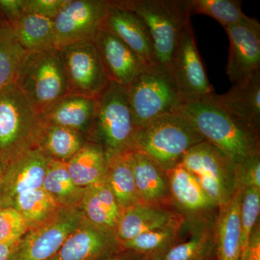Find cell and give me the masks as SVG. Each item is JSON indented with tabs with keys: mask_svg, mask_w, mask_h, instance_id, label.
Returning <instances> with one entry per match:
<instances>
[{
	"mask_svg": "<svg viewBox=\"0 0 260 260\" xmlns=\"http://www.w3.org/2000/svg\"><path fill=\"white\" fill-rule=\"evenodd\" d=\"M150 260H162L159 254H154L151 258H150Z\"/></svg>",
	"mask_w": 260,
	"mask_h": 260,
	"instance_id": "cell-42",
	"label": "cell"
},
{
	"mask_svg": "<svg viewBox=\"0 0 260 260\" xmlns=\"http://www.w3.org/2000/svg\"><path fill=\"white\" fill-rule=\"evenodd\" d=\"M93 42L110 81L127 87L145 69L134 51L110 32L101 30Z\"/></svg>",
	"mask_w": 260,
	"mask_h": 260,
	"instance_id": "cell-18",
	"label": "cell"
},
{
	"mask_svg": "<svg viewBox=\"0 0 260 260\" xmlns=\"http://www.w3.org/2000/svg\"><path fill=\"white\" fill-rule=\"evenodd\" d=\"M67 162L73 182L81 188L107 183L108 160L100 145L88 140Z\"/></svg>",
	"mask_w": 260,
	"mask_h": 260,
	"instance_id": "cell-25",
	"label": "cell"
},
{
	"mask_svg": "<svg viewBox=\"0 0 260 260\" xmlns=\"http://www.w3.org/2000/svg\"><path fill=\"white\" fill-rule=\"evenodd\" d=\"M83 217L79 208L62 207L45 221L28 229L17 244L11 260L50 259Z\"/></svg>",
	"mask_w": 260,
	"mask_h": 260,
	"instance_id": "cell-9",
	"label": "cell"
},
{
	"mask_svg": "<svg viewBox=\"0 0 260 260\" xmlns=\"http://www.w3.org/2000/svg\"><path fill=\"white\" fill-rule=\"evenodd\" d=\"M95 112V99L67 94L41 114L44 124L75 130L88 138Z\"/></svg>",
	"mask_w": 260,
	"mask_h": 260,
	"instance_id": "cell-23",
	"label": "cell"
},
{
	"mask_svg": "<svg viewBox=\"0 0 260 260\" xmlns=\"http://www.w3.org/2000/svg\"><path fill=\"white\" fill-rule=\"evenodd\" d=\"M23 2L24 0H0V14L13 25L24 13Z\"/></svg>",
	"mask_w": 260,
	"mask_h": 260,
	"instance_id": "cell-38",
	"label": "cell"
},
{
	"mask_svg": "<svg viewBox=\"0 0 260 260\" xmlns=\"http://www.w3.org/2000/svg\"><path fill=\"white\" fill-rule=\"evenodd\" d=\"M68 81V94L95 99L109 83L93 41L68 44L59 49Z\"/></svg>",
	"mask_w": 260,
	"mask_h": 260,
	"instance_id": "cell-10",
	"label": "cell"
},
{
	"mask_svg": "<svg viewBox=\"0 0 260 260\" xmlns=\"http://www.w3.org/2000/svg\"><path fill=\"white\" fill-rule=\"evenodd\" d=\"M238 185L260 190V153L251 155L236 166Z\"/></svg>",
	"mask_w": 260,
	"mask_h": 260,
	"instance_id": "cell-36",
	"label": "cell"
},
{
	"mask_svg": "<svg viewBox=\"0 0 260 260\" xmlns=\"http://www.w3.org/2000/svg\"><path fill=\"white\" fill-rule=\"evenodd\" d=\"M13 26L19 43L27 52H40L55 48L54 22L51 19L24 13Z\"/></svg>",
	"mask_w": 260,
	"mask_h": 260,
	"instance_id": "cell-28",
	"label": "cell"
},
{
	"mask_svg": "<svg viewBox=\"0 0 260 260\" xmlns=\"http://www.w3.org/2000/svg\"><path fill=\"white\" fill-rule=\"evenodd\" d=\"M42 126L40 116L14 82L0 90V160L6 164L38 148Z\"/></svg>",
	"mask_w": 260,
	"mask_h": 260,
	"instance_id": "cell-7",
	"label": "cell"
},
{
	"mask_svg": "<svg viewBox=\"0 0 260 260\" xmlns=\"http://www.w3.org/2000/svg\"><path fill=\"white\" fill-rule=\"evenodd\" d=\"M87 141L85 135L75 130L42 122L37 147L51 160L68 162Z\"/></svg>",
	"mask_w": 260,
	"mask_h": 260,
	"instance_id": "cell-27",
	"label": "cell"
},
{
	"mask_svg": "<svg viewBox=\"0 0 260 260\" xmlns=\"http://www.w3.org/2000/svg\"><path fill=\"white\" fill-rule=\"evenodd\" d=\"M170 71L186 102L215 93L198 52L190 20L178 37L171 58Z\"/></svg>",
	"mask_w": 260,
	"mask_h": 260,
	"instance_id": "cell-12",
	"label": "cell"
},
{
	"mask_svg": "<svg viewBox=\"0 0 260 260\" xmlns=\"http://www.w3.org/2000/svg\"><path fill=\"white\" fill-rule=\"evenodd\" d=\"M205 141L211 143L237 166L260 153L259 133L242 124L209 96L186 102L179 112Z\"/></svg>",
	"mask_w": 260,
	"mask_h": 260,
	"instance_id": "cell-1",
	"label": "cell"
},
{
	"mask_svg": "<svg viewBox=\"0 0 260 260\" xmlns=\"http://www.w3.org/2000/svg\"><path fill=\"white\" fill-rule=\"evenodd\" d=\"M18 243H0V260H11Z\"/></svg>",
	"mask_w": 260,
	"mask_h": 260,
	"instance_id": "cell-40",
	"label": "cell"
},
{
	"mask_svg": "<svg viewBox=\"0 0 260 260\" xmlns=\"http://www.w3.org/2000/svg\"><path fill=\"white\" fill-rule=\"evenodd\" d=\"M185 218L172 203H140L121 209L116 225V236L121 244L140 234L174 225Z\"/></svg>",
	"mask_w": 260,
	"mask_h": 260,
	"instance_id": "cell-17",
	"label": "cell"
},
{
	"mask_svg": "<svg viewBox=\"0 0 260 260\" xmlns=\"http://www.w3.org/2000/svg\"><path fill=\"white\" fill-rule=\"evenodd\" d=\"M14 83L39 116L68 94V81L61 51L56 48L28 53Z\"/></svg>",
	"mask_w": 260,
	"mask_h": 260,
	"instance_id": "cell-5",
	"label": "cell"
},
{
	"mask_svg": "<svg viewBox=\"0 0 260 260\" xmlns=\"http://www.w3.org/2000/svg\"><path fill=\"white\" fill-rule=\"evenodd\" d=\"M5 164L2 160H0V183H1L2 177H3V172H4Z\"/></svg>",
	"mask_w": 260,
	"mask_h": 260,
	"instance_id": "cell-41",
	"label": "cell"
},
{
	"mask_svg": "<svg viewBox=\"0 0 260 260\" xmlns=\"http://www.w3.org/2000/svg\"><path fill=\"white\" fill-rule=\"evenodd\" d=\"M136 131L126 87L109 81L95 98L88 140L100 145L109 157L134 150Z\"/></svg>",
	"mask_w": 260,
	"mask_h": 260,
	"instance_id": "cell-3",
	"label": "cell"
},
{
	"mask_svg": "<svg viewBox=\"0 0 260 260\" xmlns=\"http://www.w3.org/2000/svg\"><path fill=\"white\" fill-rule=\"evenodd\" d=\"M27 232L23 218L15 208H0V243H18Z\"/></svg>",
	"mask_w": 260,
	"mask_h": 260,
	"instance_id": "cell-35",
	"label": "cell"
},
{
	"mask_svg": "<svg viewBox=\"0 0 260 260\" xmlns=\"http://www.w3.org/2000/svg\"><path fill=\"white\" fill-rule=\"evenodd\" d=\"M47 191L64 208H79L83 200L84 188L73 182L66 162L50 160L43 182Z\"/></svg>",
	"mask_w": 260,
	"mask_h": 260,
	"instance_id": "cell-30",
	"label": "cell"
},
{
	"mask_svg": "<svg viewBox=\"0 0 260 260\" xmlns=\"http://www.w3.org/2000/svg\"><path fill=\"white\" fill-rule=\"evenodd\" d=\"M28 54L19 43L12 24L0 14V90L15 81Z\"/></svg>",
	"mask_w": 260,
	"mask_h": 260,
	"instance_id": "cell-31",
	"label": "cell"
},
{
	"mask_svg": "<svg viewBox=\"0 0 260 260\" xmlns=\"http://www.w3.org/2000/svg\"><path fill=\"white\" fill-rule=\"evenodd\" d=\"M185 221L186 218L174 225L140 234L121 244V247L145 254L161 255L182 240L185 232Z\"/></svg>",
	"mask_w": 260,
	"mask_h": 260,
	"instance_id": "cell-33",
	"label": "cell"
},
{
	"mask_svg": "<svg viewBox=\"0 0 260 260\" xmlns=\"http://www.w3.org/2000/svg\"><path fill=\"white\" fill-rule=\"evenodd\" d=\"M204 140L184 116L172 113L137 129L134 150L145 154L166 172L180 164L191 148Z\"/></svg>",
	"mask_w": 260,
	"mask_h": 260,
	"instance_id": "cell-2",
	"label": "cell"
},
{
	"mask_svg": "<svg viewBox=\"0 0 260 260\" xmlns=\"http://www.w3.org/2000/svg\"><path fill=\"white\" fill-rule=\"evenodd\" d=\"M180 164L194 176L218 208L228 204L239 187L234 162L205 140L191 148Z\"/></svg>",
	"mask_w": 260,
	"mask_h": 260,
	"instance_id": "cell-8",
	"label": "cell"
},
{
	"mask_svg": "<svg viewBox=\"0 0 260 260\" xmlns=\"http://www.w3.org/2000/svg\"><path fill=\"white\" fill-rule=\"evenodd\" d=\"M215 218L187 219L182 240L160 256L162 260H216Z\"/></svg>",
	"mask_w": 260,
	"mask_h": 260,
	"instance_id": "cell-20",
	"label": "cell"
},
{
	"mask_svg": "<svg viewBox=\"0 0 260 260\" xmlns=\"http://www.w3.org/2000/svg\"><path fill=\"white\" fill-rule=\"evenodd\" d=\"M216 260H218V259H216Z\"/></svg>",
	"mask_w": 260,
	"mask_h": 260,
	"instance_id": "cell-43",
	"label": "cell"
},
{
	"mask_svg": "<svg viewBox=\"0 0 260 260\" xmlns=\"http://www.w3.org/2000/svg\"><path fill=\"white\" fill-rule=\"evenodd\" d=\"M208 96L248 128L260 133V70L245 81L233 85L226 93Z\"/></svg>",
	"mask_w": 260,
	"mask_h": 260,
	"instance_id": "cell-21",
	"label": "cell"
},
{
	"mask_svg": "<svg viewBox=\"0 0 260 260\" xmlns=\"http://www.w3.org/2000/svg\"><path fill=\"white\" fill-rule=\"evenodd\" d=\"M109 7L108 0H68L53 20L55 48L93 41L104 30Z\"/></svg>",
	"mask_w": 260,
	"mask_h": 260,
	"instance_id": "cell-11",
	"label": "cell"
},
{
	"mask_svg": "<svg viewBox=\"0 0 260 260\" xmlns=\"http://www.w3.org/2000/svg\"><path fill=\"white\" fill-rule=\"evenodd\" d=\"M104 30L119 38L140 58L145 67L157 64L151 38L145 23L135 13L109 1Z\"/></svg>",
	"mask_w": 260,
	"mask_h": 260,
	"instance_id": "cell-19",
	"label": "cell"
},
{
	"mask_svg": "<svg viewBox=\"0 0 260 260\" xmlns=\"http://www.w3.org/2000/svg\"><path fill=\"white\" fill-rule=\"evenodd\" d=\"M50 160L35 148L5 164L0 183V208L11 207L19 195L42 188Z\"/></svg>",
	"mask_w": 260,
	"mask_h": 260,
	"instance_id": "cell-14",
	"label": "cell"
},
{
	"mask_svg": "<svg viewBox=\"0 0 260 260\" xmlns=\"http://www.w3.org/2000/svg\"><path fill=\"white\" fill-rule=\"evenodd\" d=\"M145 23L157 63L170 70L171 58L181 29L190 20V0H114Z\"/></svg>",
	"mask_w": 260,
	"mask_h": 260,
	"instance_id": "cell-4",
	"label": "cell"
},
{
	"mask_svg": "<svg viewBox=\"0 0 260 260\" xmlns=\"http://www.w3.org/2000/svg\"><path fill=\"white\" fill-rule=\"evenodd\" d=\"M172 205L187 219L216 216L218 208L181 164L166 172Z\"/></svg>",
	"mask_w": 260,
	"mask_h": 260,
	"instance_id": "cell-16",
	"label": "cell"
},
{
	"mask_svg": "<svg viewBox=\"0 0 260 260\" xmlns=\"http://www.w3.org/2000/svg\"><path fill=\"white\" fill-rule=\"evenodd\" d=\"M239 0H190L191 15H205L219 22L224 28L242 21L243 13Z\"/></svg>",
	"mask_w": 260,
	"mask_h": 260,
	"instance_id": "cell-34",
	"label": "cell"
},
{
	"mask_svg": "<svg viewBox=\"0 0 260 260\" xmlns=\"http://www.w3.org/2000/svg\"><path fill=\"white\" fill-rule=\"evenodd\" d=\"M153 256V254H145L122 248L115 254L102 260H150Z\"/></svg>",
	"mask_w": 260,
	"mask_h": 260,
	"instance_id": "cell-39",
	"label": "cell"
},
{
	"mask_svg": "<svg viewBox=\"0 0 260 260\" xmlns=\"http://www.w3.org/2000/svg\"><path fill=\"white\" fill-rule=\"evenodd\" d=\"M11 207L20 213L28 230L45 221L62 208L42 187L19 195Z\"/></svg>",
	"mask_w": 260,
	"mask_h": 260,
	"instance_id": "cell-32",
	"label": "cell"
},
{
	"mask_svg": "<svg viewBox=\"0 0 260 260\" xmlns=\"http://www.w3.org/2000/svg\"><path fill=\"white\" fill-rule=\"evenodd\" d=\"M230 42L226 73L233 85L242 83L260 70V24L246 16L225 28Z\"/></svg>",
	"mask_w": 260,
	"mask_h": 260,
	"instance_id": "cell-13",
	"label": "cell"
},
{
	"mask_svg": "<svg viewBox=\"0 0 260 260\" xmlns=\"http://www.w3.org/2000/svg\"><path fill=\"white\" fill-rule=\"evenodd\" d=\"M126 88L137 129L159 116L179 112L186 103L170 70L158 63L145 67Z\"/></svg>",
	"mask_w": 260,
	"mask_h": 260,
	"instance_id": "cell-6",
	"label": "cell"
},
{
	"mask_svg": "<svg viewBox=\"0 0 260 260\" xmlns=\"http://www.w3.org/2000/svg\"><path fill=\"white\" fill-rule=\"evenodd\" d=\"M242 188L239 186L232 200L218 208L215 220L218 260H241Z\"/></svg>",
	"mask_w": 260,
	"mask_h": 260,
	"instance_id": "cell-22",
	"label": "cell"
},
{
	"mask_svg": "<svg viewBox=\"0 0 260 260\" xmlns=\"http://www.w3.org/2000/svg\"><path fill=\"white\" fill-rule=\"evenodd\" d=\"M68 0H24V13L54 20Z\"/></svg>",
	"mask_w": 260,
	"mask_h": 260,
	"instance_id": "cell-37",
	"label": "cell"
},
{
	"mask_svg": "<svg viewBox=\"0 0 260 260\" xmlns=\"http://www.w3.org/2000/svg\"><path fill=\"white\" fill-rule=\"evenodd\" d=\"M129 152L107 157V182L121 208H127L141 203L135 185Z\"/></svg>",
	"mask_w": 260,
	"mask_h": 260,
	"instance_id": "cell-29",
	"label": "cell"
},
{
	"mask_svg": "<svg viewBox=\"0 0 260 260\" xmlns=\"http://www.w3.org/2000/svg\"><path fill=\"white\" fill-rule=\"evenodd\" d=\"M80 209L89 221L115 232L122 208L107 182L84 188Z\"/></svg>",
	"mask_w": 260,
	"mask_h": 260,
	"instance_id": "cell-26",
	"label": "cell"
},
{
	"mask_svg": "<svg viewBox=\"0 0 260 260\" xmlns=\"http://www.w3.org/2000/svg\"><path fill=\"white\" fill-rule=\"evenodd\" d=\"M135 185L141 203L170 204L167 174L148 156L137 150L129 152Z\"/></svg>",
	"mask_w": 260,
	"mask_h": 260,
	"instance_id": "cell-24",
	"label": "cell"
},
{
	"mask_svg": "<svg viewBox=\"0 0 260 260\" xmlns=\"http://www.w3.org/2000/svg\"><path fill=\"white\" fill-rule=\"evenodd\" d=\"M121 249L115 232L83 217L60 249L48 260H102Z\"/></svg>",
	"mask_w": 260,
	"mask_h": 260,
	"instance_id": "cell-15",
	"label": "cell"
}]
</instances>
